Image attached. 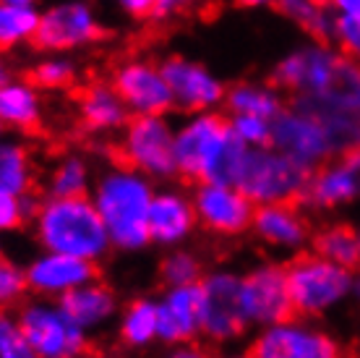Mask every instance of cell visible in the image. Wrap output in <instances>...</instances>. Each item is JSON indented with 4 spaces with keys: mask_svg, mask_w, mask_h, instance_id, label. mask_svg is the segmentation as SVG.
<instances>
[{
    "mask_svg": "<svg viewBox=\"0 0 360 358\" xmlns=\"http://www.w3.org/2000/svg\"><path fill=\"white\" fill-rule=\"evenodd\" d=\"M271 81L300 108L314 116L352 113L360 116V63L347 58L329 39H314L290 47L274 63Z\"/></svg>",
    "mask_w": 360,
    "mask_h": 358,
    "instance_id": "obj_1",
    "label": "cell"
},
{
    "mask_svg": "<svg viewBox=\"0 0 360 358\" xmlns=\"http://www.w3.org/2000/svg\"><path fill=\"white\" fill-rule=\"evenodd\" d=\"M154 183L149 175L126 162H108L94 178L91 202L97 204L102 223L108 228L112 251L139 254L152 246L149 238V206H152Z\"/></svg>",
    "mask_w": 360,
    "mask_h": 358,
    "instance_id": "obj_2",
    "label": "cell"
},
{
    "mask_svg": "<svg viewBox=\"0 0 360 358\" xmlns=\"http://www.w3.org/2000/svg\"><path fill=\"white\" fill-rule=\"evenodd\" d=\"M245 147L233 136L227 116L217 110L183 113L175 123V168L178 178L235 183Z\"/></svg>",
    "mask_w": 360,
    "mask_h": 358,
    "instance_id": "obj_3",
    "label": "cell"
},
{
    "mask_svg": "<svg viewBox=\"0 0 360 358\" xmlns=\"http://www.w3.org/2000/svg\"><path fill=\"white\" fill-rule=\"evenodd\" d=\"M32 235L39 249L63 251L94 264L110 257L112 243L91 197H42L32 217Z\"/></svg>",
    "mask_w": 360,
    "mask_h": 358,
    "instance_id": "obj_4",
    "label": "cell"
},
{
    "mask_svg": "<svg viewBox=\"0 0 360 358\" xmlns=\"http://www.w3.org/2000/svg\"><path fill=\"white\" fill-rule=\"evenodd\" d=\"M292 309L297 316L324 319L352 298V269L324 259L316 251H300L285 264Z\"/></svg>",
    "mask_w": 360,
    "mask_h": 358,
    "instance_id": "obj_5",
    "label": "cell"
},
{
    "mask_svg": "<svg viewBox=\"0 0 360 358\" xmlns=\"http://www.w3.org/2000/svg\"><path fill=\"white\" fill-rule=\"evenodd\" d=\"M311 168L279 152L277 147H245L235 186L248 194L253 204L300 202L306 194Z\"/></svg>",
    "mask_w": 360,
    "mask_h": 358,
    "instance_id": "obj_6",
    "label": "cell"
},
{
    "mask_svg": "<svg viewBox=\"0 0 360 358\" xmlns=\"http://www.w3.org/2000/svg\"><path fill=\"white\" fill-rule=\"evenodd\" d=\"M117 160L141 171L154 183L178 178L175 168V123L167 116H131L115 136Z\"/></svg>",
    "mask_w": 360,
    "mask_h": 358,
    "instance_id": "obj_7",
    "label": "cell"
},
{
    "mask_svg": "<svg viewBox=\"0 0 360 358\" xmlns=\"http://www.w3.org/2000/svg\"><path fill=\"white\" fill-rule=\"evenodd\" d=\"M16 314L32 356L76 358L89 348V335L73 322L63 304L55 298H27Z\"/></svg>",
    "mask_w": 360,
    "mask_h": 358,
    "instance_id": "obj_8",
    "label": "cell"
},
{
    "mask_svg": "<svg viewBox=\"0 0 360 358\" xmlns=\"http://www.w3.org/2000/svg\"><path fill=\"white\" fill-rule=\"evenodd\" d=\"M108 35L91 0H53L39 8L34 47L39 53H82Z\"/></svg>",
    "mask_w": 360,
    "mask_h": 358,
    "instance_id": "obj_9",
    "label": "cell"
},
{
    "mask_svg": "<svg viewBox=\"0 0 360 358\" xmlns=\"http://www.w3.org/2000/svg\"><path fill=\"white\" fill-rule=\"evenodd\" d=\"M240 280L243 272L227 267L207 269L201 278V338L212 345H230L251 330L240 301Z\"/></svg>",
    "mask_w": 360,
    "mask_h": 358,
    "instance_id": "obj_10",
    "label": "cell"
},
{
    "mask_svg": "<svg viewBox=\"0 0 360 358\" xmlns=\"http://www.w3.org/2000/svg\"><path fill=\"white\" fill-rule=\"evenodd\" d=\"M340 353L332 332L297 314L256 330L251 342V356L256 358H337Z\"/></svg>",
    "mask_w": 360,
    "mask_h": 358,
    "instance_id": "obj_11",
    "label": "cell"
},
{
    "mask_svg": "<svg viewBox=\"0 0 360 358\" xmlns=\"http://www.w3.org/2000/svg\"><path fill=\"white\" fill-rule=\"evenodd\" d=\"M191 197L196 206L198 228H204L207 233L217 238H238L251 233L256 204L240 186L225 180H196Z\"/></svg>",
    "mask_w": 360,
    "mask_h": 358,
    "instance_id": "obj_12",
    "label": "cell"
},
{
    "mask_svg": "<svg viewBox=\"0 0 360 358\" xmlns=\"http://www.w3.org/2000/svg\"><path fill=\"white\" fill-rule=\"evenodd\" d=\"M110 84L123 97L131 116H170V110H175L162 66L146 55L117 61L110 71Z\"/></svg>",
    "mask_w": 360,
    "mask_h": 358,
    "instance_id": "obj_13",
    "label": "cell"
},
{
    "mask_svg": "<svg viewBox=\"0 0 360 358\" xmlns=\"http://www.w3.org/2000/svg\"><path fill=\"white\" fill-rule=\"evenodd\" d=\"M240 301L251 330H262L266 324L288 319L295 314L288 288V269L279 261H259L243 272L240 280Z\"/></svg>",
    "mask_w": 360,
    "mask_h": 358,
    "instance_id": "obj_14",
    "label": "cell"
},
{
    "mask_svg": "<svg viewBox=\"0 0 360 358\" xmlns=\"http://www.w3.org/2000/svg\"><path fill=\"white\" fill-rule=\"evenodd\" d=\"M167 87L172 92L175 110L180 113H201V110H219L225 105L227 84L217 76L207 63L172 53L160 61Z\"/></svg>",
    "mask_w": 360,
    "mask_h": 358,
    "instance_id": "obj_15",
    "label": "cell"
},
{
    "mask_svg": "<svg viewBox=\"0 0 360 358\" xmlns=\"http://www.w3.org/2000/svg\"><path fill=\"white\" fill-rule=\"evenodd\" d=\"M271 147H277L279 152H285L311 171L334 157L321 118L295 102L285 105V110L271 121Z\"/></svg>",
    "mask_w": 360,
    "mask_h": 358,
    "instance_id": "obj_16",
    "label": "cell"
},
{
    "mask_svg": "<svg viewBox=\"0 0 360 358\" xmlns=\"http://www.w3.org/2000/svg\"><path fill=\"white\" fill-rule=\"evenodd\" d=\"M251 235L271 254L295 257L306 251L314 238L311 217L300 202H271L256 204L251 223Z\"/></svg>",
    "mask_w": 360,
    "mask_h": 358,
    "instance_id": "obj_17",
    "label": "cell"
},
{
    "mask_svg": "<svg viewBox=\"0 0 360 358\" xmlns=\"http://www.w3.org/2000/svg\"><path fill=\"white\" fill-rule=\"evenodd\" d=\"M24 272H27L32 296L60 301L79 285L97 278V264L82 257H73V254H63V251L39 249L27 259Z\"/></svg>",
    "mask_w": 360,
    "mask_h": 358,
    "instance_id": "obj_18",
    "label": "cell"
},
{
    "mask_svg": "<svg viewBox=\"0 0 360 358\" xmlns=\"http://www.w3.org/2000/svg\"><path fill=\"white\" fill-rule=\"evenodd\" d=\"M360 202V168L352 162L350 154L342 157H329L319 168L311 171L306 194L300 199V204L319 212H340L347 206H355Z\"/></svg>",
    "mask_w": 360,
    "mask_h": 358,
    "instance_id": "obj_19",
    "label": "cell"
},
{
    "mask_svg": "<svg viewBox=\"0 0 360 358\" xmlns=\"http://www.w3.org/2000/svg\"><path fill=\"white\" fill-rule=\"evenodd\" d=\"M196 228L198 217L188 188L165 183V186L154 191L152 206H149V238H152V246H160V249L186 246L193 238Z\"/></svg>",
    "mask_w": 360,
    "mask_h": 358,
    "instance_id": "obj_20",
    "label": "cell"
},
{
    "mask_svg": "<svg viewBox=\"0 0 360 358\" xmlns=\"http://www.w3.org/2000/svg\"><path fill=\"white\" fill-rule=\"evenodd\" d=\"M160 306V342L167 348H180L201 338V283L170 285L157 298Z\"/></svg>",
    "mask_w": 360,
    "mask_h": 358,
    "instance_id": "obj_21",
    "label": "cell"
},
{
    "mask_svg": "<svg viewBox=\"0 0 360 358\" xmlns=\"http://www.w3.org/2000/svg\"><path fill=\"white\" fill-rule=\"evenodd\" d=\"M76 118L89 136H117L131 118L123 97L110 79H94L84 84L76 97Z\"/></svg>",
    "mask_w": 360,
    "mask_h": 358,
    "instance_id": "obj_22",
    "label": "cell"
},
{
    "mask_svg": "<svg viewBox=\"0 0 360 358\" xmlns=\"http://www.w3.org/2000/svg\"><path fill=\"white\" fill-rule=\"evenodd\" d=\"M60 304L68 311V316L89 338L108 330L110 324L117 319V314H120V298H117V293L108 283H102L97 278L79 285L76 290H71L68 296L60 298Z\"/></svg>",
    "mask_w": 360,
    "mask_h": 358,
    "instance_id": "obj_23",
    "label": "cell"
},
{
    "mask_svg": "<svg viewBox=\"0 0 360 358\" xmlns=\"http://www.w3.org/2000/svg\"><path fill=\"white\" fill-rule=\"evenodd\" d=\"M0 123L16 134L39 131L45 123V92L27 76L0 84Z\"/></svg>",
    "mask_w": 360,
    "mask_h": 358,
    "instance_id": "obj_24",
    "label": "cell"
},
{
    "mask_svg": "<svg viewBox=\"0 0 360 358\" xmlns=\"http://www.w3.org/2000/svg\"><path fill=\"white\" fill-rule=\"evenodd\" d=\"M115 332L120 345L128 350H146L160 342V306L157 298L139 296L120 306L115 319Z\"/></svg>",
    "mask_w": 360,
    "mask_h": 358,
    "instance_id": "obj_25",
    "label": "cell"
},
{
    "mask_svg": "<svg viewBox=\"0 0 360 358\" xmlns=\"http://www.w3.org/2000/svg\"><path fill=\"white\" fill-rule=\"evenodd\" d=\"M288 94L279 90L274 81H253L243 79L235 81L233 87H227L225 105L227 116H262V118H274L285 110L288 105Z\"/></svg>",
    "mask_w": 360,
    "mask_h": 358,
    "instance_id": "obj_26",
    "label": "cell"
},
{
    "mask_svg": "<svg viewBox=\"0 0 360 358\" xmlns=\"http://www.w3.org/2000/svg\"><path fill=\"white\" fill-rule=\"evenodd\" d=\"M0 188L13 194H34L37 188V157L24 139L3 136L0 139Z\"/></svg>",
    "mask_w": 360,
    "mask_h": 358,
    "instance_id": "obj_27",
    "label": "cell"
},
{
    "mask_svg": "<svg viewBox=\"0 0 360 358\" xmlns=\"http://www.w3.org/2000/svg\"><path fill=\"white\" fill-rule=\"evenodd\" d=\"M97 173L86 154L65 152L55 157L45 175L47 197H89Z\"/></svg>",
    "mask_w": 360,
    "mask_h": 358,
    "instance_id": "obj_28",
    "label": "cell"
},
{
    "mask_svg": "<svg viewBox=\"0 0 360 358\" xmlns=\"http://www.w3.org/2000/svg\"><path fill=\"white\" fill-rule=\"evenodd\" d=\"M311 251L321 254L324 259L337 261L342 267L355 269L360 264V235L358 228L347 223H326L314 230Z\"/></svg>",
    "mask_w": 360,
    "mask_h": 358,
    "instance_id": "obj_29",
    "label": "cell"
},
{
    "mask_svg": "<svg viewBox=\"0 0 360 358\" xmlns=\"http://www.w3.org/2000/svg\"><path fill=\"white\" fill-rule=\"evenodd\" d=\"M37 29H39V6L0 0V50L3 53L34 45Z\"/></svg>",
    "mask_w": 360,
    "mask_h": 358,
    "instance_id": "obj_30",
    "label": "cell"
},
{
    "mask_svg": "<svg viewBox=\"0 0 360 358\" xmlns=\"http://www.w3.org/2000/svg\"><path fill=\"white\" fill-rule=\"evenodd\" d=\"M277 11L303 35L332 42L337 13L329 8L326 0H279Z\"/></svg>",
    "mask_w": 360,
    "mask_h": 358,
    "instance_id": "obj_31",
    "label": "cell"
},
{
    "mask_svg": "<svg viewBox=\"0 0 360 358\" xmlns=\"http://www.w3.org/2000/svg\"><path fill=\"white\" fill-rule=\"evenodd\" d=\"M29 79L42 92H68L82 79V68L71 53H42L32 66Z\"/></svg>",
    "mask_w": 360,
    "mask_h": 358,
    "instance_id": "obj_32",
    "label": "cell"
},
{
    "mask_svg": "<svg viewBox=\"0 0 360 358\" xmlns=\"http://www.w3.org/2000/svg\"><path fill=\"white\" fill-rule=\"evenodd\" d=\"M204 261L196 251L188 246H175V249H165V257L160 261V280L165 288L170 285H191V283H201L204 278Z\"/></svg>",
    "mask_w": 360,
    "mask_h": 358,
    "instance_id": "obj_33",
    "label": "cell"
},
{
    "mask_svg": "<svg viewBox=\"0 0 360 358\" xmlns=\"http://www.w3.org/2000/svg\"><path fill=\"white\" fill-rule=\"evenodd\" d=\"M37 204L39 202H37L34 194L21 197V194L0 188V235H11L21 228H27L34 217Z\"/></svg>",
    "mask_w": 360,
    "mask_h": 358,
    "instance_id": "obj_34",
    "label": "cell"
},
{
    "mask_svg": "<svg viewBox=\"0 0 360 358\" xmlns=\"http://www.w3.org/2000/svg\"><path fill=\"white\" fill-rule=\"evenodd\" d=\"M29 298V283L24 264L0 257V309H18Z\"/></svg>",
    "mask_w": 360,
    "mask_h": 358,
    "instance_id": "obj_35",
    "label": "cell"
},
{
    "mask_svg": "<svg viewBox=\"0 0 360 358\" xmlns=\"http://www.w3.org/2000/svg\"><path fill=\"white\" fill-rule=\"evenodd\" d=\"M230 131L243 147H269L271 144V118L262 116H227Z\"/></svg>",
    "mask_w": 360,
    "mask_h": 358,
    "instance_id": "obj_36",
    "label": "cell"
},
{
    "mask_svg": "<svg viewBox=\"0 0 360 358\" xmlns=\"http://www.w3.org/2000/svg\"><path fill=\"white\" fill-rule=\"evenodd\" d=\"M0 358H32L16 309H0Z\"/></svg>",
    "mask_w": 360,
    "mask_h": 358,
    "instance_id": "obj_37",
    "label": "cell"
},
{
    "mask_svg": "<svg viewBox=\"0 0 360 358\" xmlns=\"http://www.w3.org/2000/svg\"><path fill=\"white\" fill-rule=\"evenodd\" d=\"M332 42L340 47L347 58H352V61L360 63V18L337 16Z\"/></svg>",
    "mask_w": 360,
    "mask_h": 358,
    "instance_id": "obj_38",
    "label": "cell"
},
{
    "mask_svg": "<svg viewBox=\"0 0 360 358\" xmlns=\"http://www.w3.org/2000/svg\"><path fill=\"white\" fill-rule=\"evenodd\" d=\"M115 8L131 21H152L160 0H112Z\"/></svg>",
    "mask_w": 360,
    "mask_h": 358,
    "instance_id": "obj_39",
    "label": "cell"
},
{
    "mask_svg": "<svg viewBox=\"0 0 360 358\" xmlns=\"http://www.w3.org/2000/svg\"><path fill=\"white\" fill-rule=\"evenodd\" d=\"M204 3H209V0H160V6L154 11L152 21H167V18H172V16H180L183 11L201 8Z\"/></svg>",
    "mask_w": 360,
    "mask_h": 358,
    "instance_id": "obj_40",
    "label": "cell"
},
{
    "mask_svg": "<svg viewBox=\"0 0 360 358\" xmlns=\"http://www.w3.org/2000/svg\"><path fill=\"white\" fill-rule=\"evenodd\" d=\"M329 8L337 13V16H352L360 18V0H326Z\"/></svg>",
    "mask_w": 360,
    "mask_h": 358,
    "instance_id": "obj_41",
    "label": "cell"
},
{
    "mask_svg": "<svg viewBox=\"0 0 360 358\" xmlns=\"http://www.w3.org/2000/svg\"><path fill=\"white\" fill-rule=\"evenodd\" d=\"M16 76H18V68H16V63H13V58L0 50V84L16 79Z\"/></svg>",
    "mask_w": 360,
    "mask_h": 358,
    "instance_id": "obj_42",
    "label": "cell"
},
{
    "mask_svg": "<svg viewBox=\"0 0 360 358\" xmlns=\"http://www.w3.org/2000/svg\"><path fill=\"white\" fill-rule=\"evenodd\" d=\"M240 8H251V11H264V8H277L279 0H235Z\"/></svg>",
    "mask_w": 360,
    "mask_h": 358,
    "instance_id": "obj_43",
    "label": "cell"
},
{
    "mask_svg": "<svg viewBox=\"0 0 360 358\" xmlns=\"http://www.w3.org/2000/svg\"><path fill=\"white\" fill-rule=\"evenodd\" d=\"M352 301L360 306V264L352 269Z\"/></svg>",
    "mask_w": 360,
    "mask_h": 358,
    "instance_id": "obj_44",
    "label": "cell"
},
{
    "mask_svg": "<svg viewBox=\"0 0 360 358\" xmlns=\"http://www.w3.org/2000/svg\"><path fill=\"white\" fill-rule=\"evenodd\" d=\"M3 3H29V6H39V0H3Z\"/></svg>",
    "mask_w": 360,
    "mask_h": 358,
    "instance_id": "obj_45",
    "label": "cell"
},
{
    "mask_svg": "<svg viewBox=\"0 0 360 358\" xmlns=\"http://www.w3.org/2000/svg\"><path fill=\"white\" fill-rule=\"evenodd\" d=\"M350 157H352V162H355V165L360 168V147L355 149V152H350Z\"/></svg>",
    "mask_w": 360,
    "mask_h": 358,
    "instance_id": "obj_46",
    "label": "cell"
},
{
    "mask_svg": "<svg viewBox=\"0 0 360 358\" xmlns=\"http://www.w3.org/2000/svg\"><path fill=\"white\" fill-rule=\"evenodd\" d=\"M6 134H8V131H6V125L0 123V139H3V136H6Z\"/></svg>",
    "mask_w": 360,
    "mask_h": 358,
    "instance_id": "obj_47",
    "label": "cell"
},
{
    "mask_svg": "<svg viewBox=\"0 0 360 358\" xmlns=\"http://www.w3.org/2000/svg\"><path fill=\"white\" fill-rule=\"evenodd\" d=\"M0 238H3V235H0ZM0 257H3V241H0Z\"/></svg>",
    "mask_w": 360,
    "mask_h": 358,
    "instance_id": "obj_48",
    "label": "cell"
},
{
    "mask_svg": "<svg viewBox=\"0 0 360 358\" xmlns=\"http://www.w3.org/2000/svg\"><path fill=\"white\" fill-rule=\"evenodd\" d=\"M358 235H360V225H358Z\"/></svg>",
    "mask_w": 360,
    "mask_h": 358,
    "instance_id": "obj_49",
    "label": "cell"
}]
</instances>
